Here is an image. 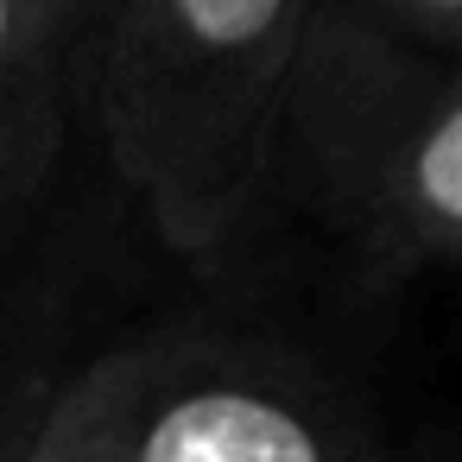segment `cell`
Here are the masks:
<instances>
[{
    "mask_svg": "<svg viewBox=\"0 0 462 462\" xmlns=\"http://www.w3.org/2000/svg\"><path fill=\"white\" fill-rule=\"evenodd\" d=\"M317 0H96L83 108L184 260L228 254L279 178Z\"/></svg>",
    "mask_w": 462,
    "mask_h": 462,
    "instance_id": "cell-1",
    "label": "cell"
},
{
    "mask_svg": "<svg viewBox=\"0 0 462 462\" xmlns=\"http://www.w3.org/2000/svg\"><path fill=\"white\" fill-rule=\"evenodd\" d=\"M304 159L374 266L462 260V51H424L317 7L279 171Z\"/></svg>",
    "mask_w": 462,
    "mask_h": 462,
    "instance_id": "cell-2",
    "label": "cell"
},
{
    "mask_svg": "<svg viewBox=\"0 0 462 462\" xmlns=\"http://www.w3.org/2000/svg\"><path fill=\"white\" fill-rule=\"evenodd\" d=\"M134 462H367V449L304 367L241 342L152 336Z\"/></svg>",
    "mask_w": 462,
    "mask_h": 462,
    "instance_id": "cell-3",
    "label": "cell"
},
{
    "mask_svg": "<svg viewBox=\"0 0 462 462\" xmlns=\"http://www.w3.org/2000/svg\"><path fill=\"white\" fill-rule=\"evenodd\" d=\"M96 0H0V222L51 171L83 108Z\"/></svg>",
    "mask_w": 462,
    "mask_h": 462,
    "instance_id": "cell-4",
    "label": "cell"
},
{
    "mask_svg": "<svg viewBox=\"0 0 462 462\" xmlns=\"http://www.w3.org/2000/svg\"><path fill=\"white\" fill-rule=\"evenodd\" d=\"M152 336L115 342L83 361L51 399L32 411L14 462H134V405L146 386Z\"/></svg>",
    "mask_w": 462,
    "mask_h": 462,
    "instance_id": "cell-5",
    "label": "cell"
},
{
    "mask_svg": "<svg viewBox=\"0 0 462 462\" xmlns=\"http://www.w3.org/2000/svg\"><path fill=\"white\" fill-rule=\"evenodd\" d=\"M329 14H348L374 32H393L424 51H462V0H317Z\"/></svg>",
    "mask_w": 462,
    "mask_h": 462,
    "instance_id": "cell-6",
    "label": "cell"
},
{
    "mask_svg": "<svg viewBox=\"0 0 462 462\" xmlns=\"http://www.w3.org/2000/svg\"><path fill=\"white\" fill-rule=\"evenodd\" d=\"M26 424H32V411H14V418H0V462H14V456H20V443H26Z\"/></svg>",
    "mask_w": 462,
    "mask_h": 462,
    "instance_id": "cell-7",
    "label": "cell"
}]
</instances>
